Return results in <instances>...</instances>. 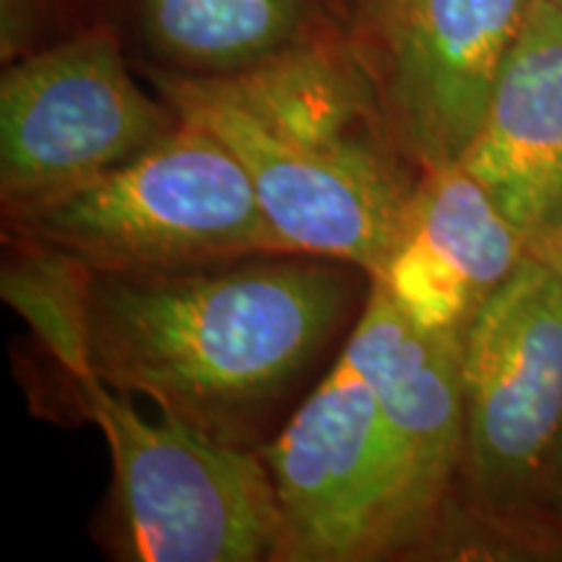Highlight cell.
Masks as SVG:
<instances>
[{
	"label": "cell",
	"mask_w": 562,
	"mask_h": 562,
	"mask_svg": "<svg viewBox=\"0 0 562 562\" xmlns=\"http://www.w3.org/2000/svg\"><path fill=\"white\" fill-rule=\"evenodd\" d=\"M355 271L305 252L165 273L94 271L91 370L214 440L245 446L341 328Z\"/></svg>",
	"instance_id": "obj_1"
},
{
	"label": "cell",
	"mask_w": 562,
	"mask_h": 562,
	"mask_svg": "<svg viewBox=\"0 0 562 562\" xmlns=\"http://www.w3.org/2000/svg\"><path fill=\"white\" fill-rule=\"evenodd\" d=\"M146 81L235 154L281 248L381 277L422 172L393 140L349 45L227 79Z\"/></svg>",
	"instance_id": "obj_2"
},
{
	"label": "cell",
	"mask_w": 562,
	"mask_h": 562,
	"mask_svg": "<svg viewBox=\"0 0 562 562\" xmlns=\"http://www.w3.org/2000/svg\"><path fill=\"white\" fill-rule=\"evenodd\" d=\"M467 446L442 552L554 560L547 480L562 432V263L529 256L461 341Z\"/></svg>",
	"instance_id": "obj_3"
},
{
	"label": "cell",
	"mask_w": 562,
	"mask_h": 562,
	"mask_svg": "<svg viewBox=\"0 0 562 562\" xmlns=\"http://www.w3.org/2000/svg\"><path fill=\"white\" fill-rule=\"evenodd\" d=\"M3 235L79 258L97 273H165L286 252L248 172L182 121L136 159L3 216Z\"/></svg>",
	"instance_id": "obj_4"
},
{
	"label": "cell",
	"mask_w": 562,
	"mask_h": 562,
	"mask_svg": "<svg viewBox=\"0 0 562 562\" xmlns=\"http://www.w3.org/2000/svg\"><path fill=\"white\" fill-rule=\"evenodd\" d=\"M112 459L110 550L128 562H279L284 521L258 448L161 414L144 419L100 378L79 389Z\"/></svg>",
	"instance_id": "obj_5"
},
{
	"label": "cell",
	"mask_w": 562,
	"mask_h": 562,
	"mask_svg": "<svg viewBox=\"0 0 562 562\" xmlns=\"http://www.w3.org/2000/svg\"><path fill=\"white\" fill-rule=\"evenodd\" d=\"M284 521L279 562H372L422 552L409 467L368 378L339 355L271 442Z\"/></svg>",
	"instance_id": "obj_6"
},
{
	"label": "cell",
	"mask_w": 562,
	"mask_h": 562,
	"mask_svg": "<svg viewBox=\"0 0 562 562\" xmlns=\"http://www.w3.org/2000/svg\"><path fill=\"white\" fill-rule=\"evenodd\" d=\"M108 24L3 66V216L81 186L149 151L180 125L165 97L138 87Z\"/></svg>",
	"instance_id": "obj_7"
},
{
	"label": "cell",
	"mask_w": 562,
	"mask_h": 562,
	"mask_svg": "<svg viewBox=\"0 0 562 562\" xmlns=\"http://www.w3.org/2000/svg\"><path fill=\"white\" fill-rule=\"evenodd\" d=\"M537 0H357L349 53L419 172L459 165Z\"/></svg>",
	"instance_id": "obj_8"
},
{
	"label": "cell",
	"mask_w": 562,
	"mask_h": 562,
	"mask_svg": "<svg viewBox=\"0 0 562 562\" xmlns=\"http://www.w3.org/2000/svg\"><path fill=\"white\" fill-rule=\"evenodd\" d=\"M368 281L344 355L368 378L409 467L422 552H442L467 446L463 331H427L398 307L383 281Z\"/></svg>",
	"instance_id": "obj_9"
},
{
	"label": "cell",
	"mask_w": 562,
	"mask_h": 562,
	"mask_svg": "<svg viewBox=\"0 0 562 562\" xmlns=\"http://www.w3.org/2000/svg\"><path fill=\"white\" fill-rule=\"evenodd\" d=\"M459 165L521 235L562 263V13L537 0Z\"/></svg>",
	"instance_id": "obj_10"
},
{
	"label": "cell",
	"mask_w": 562,
	"mask_h": 562,
	"mask_svg": "<svg viewBox=\"0 0 562 562\" xmlns=\"http://www.w3.org/2000/svg\"><path fill=\"white\" fill-rule=\"evenodd\" d=\"M529 248L461 165L422 172L381 277L427 331H467Z\"/></svg>",
	"instance_id": "obj_11"
},
{
	"label": "cell",
	"mask_w": 562,
	"mask_h": 562,
	"mask_svg": "<svg viewBox=\"0 0 562 562\" xmlns=\"http://www.w3.org/2000/svg\"><path fill=\"white\" fill-rule=\"evenodd\" d=\"M138 74L227 79L347 45L355 0H102Z\"/></svg>",
	"instance_id": "obj_12"
},
{
	"label": "cell",
	"mask_w": 562,
	"mask_h": 562,
	"mask_svg": "<svg viewBox=\"0 0 562 562\" xmlns=\"http://www.w3.org/2000/svg\"><path fill=\"white\" fill-rule=\"evenodd\" d=\"M0 294L34 339L66 370L76 393L91 370V292L94 271L79 258L26 237L3 235Z\"/></svg>",
	"instance_id": "obj_13"
},
{
	"label": "cell",
	"mask_w": 562,
	"mask_h": 562,
	"mask_svg": "<svg viewBox=\"0 0 562 562\" xmlns=\"http://www.w3.org/2000/svg\"><path fill=\"white\" fill-rule=\"evenodd\" d=\"M102 24V0H0V60L5 66Z\"/></svg>",
	"instance_id": "obj_14"
},
{
	"label": "cell",
	"mask_w": 562,
	"mask_h": 562,
	"mask_svg": "<svg viewBox=\"0 0 562 562\" xmlns=\"http://www.w3.org/2000/svg\"><path fill=\"white\" fill-rule=\"evenodd\" d=\"M547 526H550L552 558L562 560V432L554 448L550 480H547Z\"/></svg>",
	"instance_id": "obj_15"
},
{
	"label": "cell",
	"mask_w": 562,
	"mask_h": 562,
	"mask_svg": "<svg viewBox=\"0 0 562 562\" xmlns=\"http://www.w3.org/2000/svg\"><path fill=\"white\" fill-rule=\"evenodd\" d=\"M552 3H554V5H558V11L562 13V0H552Z\"/></svg>",
	"instance_id": "obj_16"
},
{
	"label": "cell",
	"mask_w": 562,
	"mask_h": 562,
	"mask_svg": "<svg viewBox=\"0 0 562 562\" xmlns=\"http://www.w3.org/2000/svg\"><path fill=\"white\" fill-rule=\"evenodd\" d=\"M355 5H357V0H355Z\"/></svg>",
	"instance_id": "obj_17"
}]
</instances>
